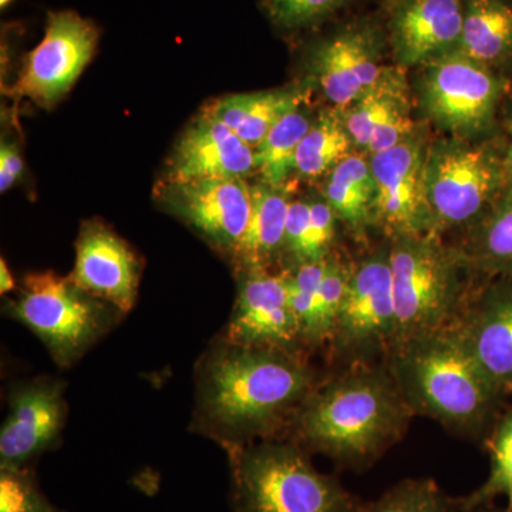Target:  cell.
Instances as JSON below:
<instances>
[{
	"label": "cell",
	"mask_w": 512,
	"mask_h": 512,
	"mask_svg": "<svg viewBox=\"0 0 512 512\" xmlns=\"http://www.w3.org/2000/svg\"><path fill=\"white\" fill-rule=\"evenodd\" d=\"M316 387L301 353L235 345L221 336L195 367L191 430L225 451L274 439Z\"/></svg>",
	"instance_id": "6da1fadb"
},
{
	"label": "cell",
	"mask_w": 512,
	"mask_h": 512,
	"mask_svg": "<svg viewBox=\"0 0 512 512\" xmlns=\"http://www.w3.org/2000/svg\"><path fill=\"white\" fill-rule=\"evenodd\" d=\"M413 414L389 369L359 367L316 384L293 426L306 451L363 468L402 439Z\"/></svg>",
	"instance_id": "7a4b0ae2"
},
{
	"label": "cell",
	"mask_w": 512,
	"mask_h": 512,
	"mask_svg": "<svg viewBox=\"0 0 512 512\" xmlns=\"http://www.w3.org/2000/svg\"><path fill=\"white\" fill-rule=\"evenodd\" d=\"M389 372L413 413L474 439L493 429L507 396L485 375L456 328L397 346L390 352Z\"/></svg>",
	"instance_id": "3957f363"
},
{
	"label": "cell",
	"mask_w": 512,
	"mask_h": 512,
	"mask_svg": "<svg viewBox=\"0 0 512 512\" xmlns=\"http://www.w3.org/2000/svg\"><path fill=\"white\" fill-rule=\"evenodd\" d=\"M234 512H357L359 501L313 466L298 443L265 440L227 451Z\"/></svg>",
	"instance_id": "277c9868"
},
{
	"label": "cell",
	"mask_w": 512,
	"mask_h": 512,
	"mask_svg": "<svg viewBox=\"0 0 512 512\" xmlns=\"http://www.w3.org/2000/svg\"><path fill=\"white\" fill-rule=\"evenodd\" d=\"M392 266L396 338L410 340L454 328L463 315V252L447 248L437 235L393 238ZM392 349V350H393Z\"/></svg>",
	"instance_id": "5b68a950"
},
{
	"label": "cell",
	"mask_w": 512,
	"mask_h": 512,
	"mask_svg": "<svg viewBox=\"0 0 512 512\" xmlns=\"http://www.w3.org/2000/svg\"><path fill=\"white\" fill-rule=\"evenodd\" d=\"M5 308L10 319L42 340L63 369L76 365L124 315L116 306L84 291L72 276L63 278L55 272L26 276L18 298Z\"/></svg>",
	"instance_id": "8992f818"
},
{
	"label": "cell",
	"mask_w": 512,
	"mask_h": 512,
	"mask_svg": "<svg viewBox=\"0 0 512 512\" xmlns=\"http://www.w3.org/2000/svg\"><path fill=\"white\" fill-rule=\"evenodd\" d=\"M505 148L491 141L451 140L429 147L426 200L431 235L448 229H471L507 188Z\"/></svg>",
	"instance_id": "52a82bcc"
},
{
	"label": "cell",
	"mask_w": 512,
	"mask_h": 512,
	"mask_svg": "<svg viewBox=\"0 0 512 512\" xmlns=\"http://www.w3.org/2000/svg\"><path fill=\"white\" fill-rule=\"evenodd\" d=\"M387 50L382 16H355L312 40L306 59L329 103L345 110L382 79Z\"/></svg>",
	"instance_id": "ba28073f"
},
{
	"label": "cell",
	"mask_w": 512,
	"mask_h": 512,
	"mask_svg": "<svg viewBox=\"0 0 512 512\" xmlns=\"http://www.w3.org/2000/svg\"><path fill=\"white\" fill-rule=\"evenodd\" d=\"M423 67L421 100L431 119L466 136L490 130L505 90L501 74L458 50Z\"/></svg>",
	"instance_id": "9c48e42d"
},
{
	"label": "cell",
	"mask_w": 512,
	"mask_h": 512,
	"mask_svg": "<svg viewBox=\"0 0 512 512\" xmlns=\"http://www.w3.org/2000/svg\"><path fill=\"white\" fill-rule=\"evenodd\" d=\"M99 36L97 26L73 10L50 12L45 36L26 56L12 93L39 106H53L93 59Z\"/></svg>",
	"instance_id": "30bf717a"
},
{
	"label": "cell",
	"mask_w": 512,
	"mask_h": 512,
	"mask_svg": "<svg viewBox=\"0 0 512 512\" xmlns=\"http://www.w3.org/2000/svg\"><path fill=\"white\" fill-rule=\"evenodd\" d=\"M396 338L389 247L352 268L332 340L336 350L362 357L379 349L392 352Z\"/></svg>",
	"instance_id": "8fae6325"
},
{
	"label": "cell",
	"mask_w": 512,
	"mask_h": 512,
	"mask_svg": "<svg viewBox=\"0 0 512 512\" xmlns=\"http://www.w3.org/2000/svg\"><path fill=\"white\" fill-rule=\"evenodd\" d=\"M429 147L412 137L383 153L369 156L376 184L375 224L390 238L431 235L426 200Z\"/></svg>",
	"instance_id": "7c38bea8"
},
{
	"label": "cell",
	"mask_w": 512,
	"mask_h": 512,
	"mask_svg": "<svg viewBox=\"0 0 512 512\" xmlns=\"http://www.w3.org/2000/svg\"><path fill=\"white\" fill-rule=\"evenodd\" d=\"M221 338L251 348L305 353L286 272H241L237 301Z\"/></svg>",
	"instance_id": "4fadbf2b"
},
{
	"label": "cell",
	"mask_w": 512,
	"mask_h": 512,
	"mask_svg": "<svg viewBox=\"0 0 512 512\" xmlns=\"http://www.w3.org/2000/svg\"><path fill=\"white\" fill-rule=\"evenodd\" d=\"M163 204L194 228L211 247L232 256L247 231L252 214L251 185L245 178L168 183Z\"/></svg>",
	"instance_id": "5bb4252c"
},
{
	"label": "cell",
	"mask_w": 512,
	"mask_h": 512,
	"mask_svg": "<svg viewBox=\"0 0 512 512\" xmlns=\"http://www.w3.org/2000/svg\"><path fill=\"white\" fill-rule=\"evenodd\" d=\"M64 383L37 377L13 387L0 430V467H29L62 441L67 417Z\"/></svg>",
	"instance_id": "9a60e30c"
},
{
	"label": "cell",
	"mask_w": 512,
	"mask_h": 512,
	"mask_svg": "<svg viewBox=\"0 0 512 512\" xmlns=\"http://www.w3.org/2000/svg\"><path fill=\"white\" fill-rule=\"evenodd\" d=\"M380 16L397 66H424L460 46L463 0H382Z\"/></svg>",
	"instance_id": "2e32d148"
},
{
	"label": "cell",
	"mask_w": 512,
	"mask_h": 512,
	"mask_svg": "<svg viewBox=\"0 0 512 512\" xmlns=\"http://www.w3.org/2000/svg\"><path fill=\"white\" fill-rule=\"evenodd\" d=\"M140 268L123 239L100 222H89L76 242L72 279L84 291L116 306L124 315L136 305Z\"/></svg>",
	"instance_id": "e0dca14e"
},
{
	"label": "cell",
	"mask_w": 512,
	"mask_h": 512,
	"mask_svg": "<svg viewBox=\"0 0 512 512\" xmlns=\"http://www.w3.org/2000/svg\"><path fill=\"white\" fill-rule=\"evenodd\" d=\"M454 328L485 375L512 394V275L488 286Z\"/></svg>",
	"instance_id": "ac0fdd59"
},
{
	"label": "cell",
	"mask_w": 512,
	"mask_h": 512,
	"mask_svg": "<svg viewBox=\"0 0 512 512\" xmlns=\"http://www.w3.org/2000/svg\"><path fill=\"white\" fill-rule=\"evenodd\" d=\"M255 173L254 148L221 121L201 113L178 140L170 164L168 183L247 178Z\"/></svg>",
	"instance_id": "d6986e66"
},
{
	"label": "cell",
	"mask_w": 512,
	"mask_h": 512,
	"mask_svg": "<svg viewBox=\"0 0 512 512\" xmlns=\"http://www.w3.org/2000/svg\"><path fill=\"white\" fill-rule=\"evenodd\" d=\"M252 214L231 258L239 272L269 271L284 255L289 195L285 188L251 185Z\"/></svg>",
	"instance_id": "ffe728a7"
},
{
	"label": "cell",
	"mask_w": 512,
	"mask_h": 512,
	"mask_svg": "<svg viewBox=\"0 0 512 512\" xmlns=\"http://www.w3.org/2000/svg\"><path fill=\"white\" fill-rule=\"evenodd\" d=\"M303 100L305 92L299 87L231 94L211 101L202 113L224 123L255 150L282 117L302 107Z\"/></svg>",
	"instance_id": "44dd1931"
},
{
	"label": "cell",
	"mask_w": 512,
	"mask_h": 512,
	"mask_svg": "<svg viewBox=\"0 0 512 512\" xmlns=\"http://www.w3.org/2000/svg\"><path fill=\"white\" fill-rule=\"evenodd\" d=\"M458 52L493 72H512V0H463Z\"/></svg>",
	"instance_id": "7402d4cb"
},
{
	"label": "cell",
	"mask_w": 512,
	"mask_h": 512,
	"mask_svg": "<svg viewBox=\"0 0 512 512\" xmlns=\"http://www.w3.org/2000/svg\"><path fill=\"white\" fill-rule=\"evenodd\" d=\"M323 198L338 220L362 234L375 224L376 184L370 161L350 154L326 175Z\"/></svg>",
	"instance_id": "603a6c76"
},
{
	"label": "cell",
	"mask_w": 512,
	"mask_h": 512,
	"mask_svg": "<svg viewBox=\"0 0 512 512\" xmlns=\"http://www.w3.org/2000/svg\"><path fill=\"white\" fill-rule=\"evenodd\" d=\"M336 220L338 217L325 198L289 201L282 255L289 262V269L325 261L332 255Z\"/></svg>",
	"instance_id": "cb8c5ba5"
},
{
	"label": "cell",
	"mask_w": 512,
	"mask_h": 512,
	"mask_svg": "<svg viewBox=\"0 0 512 512\" xmlns=\"http://www.w3.org/2000/svg\"><path fill=\"white\" fill-rule=\"evenodd\" d=\"M461 252L471 268L500 278L512 275V188H505L483 220L468 229Z\"/></svg>",
	"instance_id": "d4e9b609"
},
{
	"label": "cell",
	"mask_w": 512,
	"mask_h": 512,
	"mask_svg": "<svg viewBox=\"0 0 512 512\" xmlns=\"http://www.w3.org/2000/svg\"><path fill=\"white\" fill-rule=\"evenodd\" d=\"M407 109H410V101L402 74L387 69L382 79L340 116L355 146L366 151L373 134Z\"/></svg>",
	"instance_id": "484cf974"
},
{
	"label": "cell",
	"mask_w": 512,
	"mask_h": 512,
	"mask_svg": "<svg viewBox=\"0 0 512 512\" xmlns=\"http://www.w3.org/2000/svg\"><path fill=\"white\" fill-rule=\"evenodd\" d=\"M312 123L306 111L299 107L272 127L254 150L255 173L261 177V183L286 190L292 175L296 174L299 144Z\"/></svg>",
	"instance_id": "4316f807"
},
{
	"label": "cell",
	"mask_w": 512,
	"mask_h": 512,
	"mask_svg": "<svg viewBox=\"0 0 512 512\" xmlns=\"http://www.w3.org/2000/svg\"><path fill=\"white\" fill-rule=\"evenodd\" d=\"M340 114H322L313 121L296 154V174L302 178L328 175L355 148Z\"/></svg>",
	"instance_id": "83f0119b"
},
{
	"label": "cell",
	"mask_w": 512,
	"mask_h": 512,
	"mask_svg": "<svg viewBox=\"0 0 512 512\" xmlns=\"http://www.w3.org/2000/svg\"><path fill=\"white\" fill-rule=\"evenodd\" d=\"M487 439L490 474L483 485L466 497L454 498V512H474L504 497L512 510V406L500 414Z\"/></svg>",
	"instance_id": "f1b7e54d"
},
{
	"label": "cell",
	"mask_w": 512,
	"mask_h": 512,
	"mask_svg": "<svg viewBox=\"0 0 512 512\" xmlns=\"http://www.w3.org/2000/svg\"><path fill=\"white\" fill-rule=\"evenodd\" d=\"M356 0H259V8L276 30L305 32L325 25Z\"/></svg>",
	"instance_id": "f546056e"
},
{
	"label": "cell",
	"mask_w": 512,
	"mask_h": 512,
	"mask_svg": "<svg viewBox=\"0 0 512 512\" xmlns=\"http://www.w3.org/2000/svg\"><path fill=\"white\" fill-rule=\"evenodd\" d=\"M357 512H454V498L448 497L433 478H409L376 501L360 504Z\"/></svg>",
	"instance_id": "4dcf8cb0"
},
{
	"label": "cell",
	"mask_w": 512,
	"mask_h": 512,
	"mask_svg": "<svg viewBox=\"0 0 512 512\" xmlns=\"http://www.w3.org/2000/svg\"><path fill=\"white\" fill-rule=\"evenodd\" d=\"M0 512H66L50 503L29 467H0Z\"/></svg>",
	"instance_id": "1f68e13d"
},
{
	"label": "cell",
	"mask_w": 512,
	"mask_h": 512,
	"mask_svg": "<svg viewBox=\"0 0 512 512\" xmlns=\"http://www.w3.org/2000/svg\"><path fill=\"white\" fill-rule=\"evenodd\" d=\"M22 171L23 160L18 146L2 143V147H0V191H8L16 183Z\"/></svg>",
	"instance_id": "d6a6232c"
},
{
	"label": "cell",
	"mask_w": 512,
	"mask_h": 512,
	"mask_svg": "<svg viewBox=\"0 0 512 512\" xmlns=\"http://www.w3.org/2000/svg\"><path fill=\"white\" fill-rule=\"evenodd\" d=\"M508 144L505 147L504 165L505 175H507V188H512V117L508 123Z\"/></svg>",
	"instance_id": "836d02e7"
},
{
	"label": "cell",
	"mask_w": 512,
	"mask_h": 512,
	"mask_svg": "<svg viewBox=\"0 0 512 512\" xmlns=\"http://www.w3.org/2000/svg\"><path fill=\"white\" fill-rule=\"evenodd\" d=\"M15 288V281H13L12 274H10L8 264L5 259L0 261V292L2 295L9 293Z\"/></svg>",
	"instance_id": "e575fe53"
},
{
	"label": "cell",
	"mask_w": 512,
	"mask_h": 512,
	"mask_svg": "<svg viewBox=\"0 0 512 512\" xmlns=\"http://www.w3.org/2000/svg\"><path fill=\"white\" fill-rule=\"evenodd\" d=\"M13 0H0V6H2V9H5L6 6H9L10 3H12Z\"/></svg>",
	"instance_id": "d590c367"
},
{
	"label": "cell",
	"mask_w": 512,
	"mask_h": 512,
	"mask_svg": "<svg viewBox=\"0 0 512 512\" xmlns=\"http://www.w3.org/2000/svg\"><path fill=\"white\" fill-rule=\"evenodd\" d=\"M474 512H495V511H488L487 508H480V510L474 511ZM504 512H512V510H505Z\"/></svg>",
	"instance_id": "8d00e7d4"
}]
</instances>
